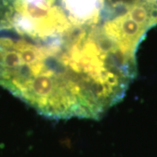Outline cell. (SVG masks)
<instances>
[{
    "mask_svg": "<svg viewBox=\"0 0 157 157\" xmlns=\"http://www.w3.org/2000/svg\"><path fill=\"white\" fill-rule=\"evenodd\" d=\"M109 20L86 27L58 0H0V86L47 117L101 118L137 73Z\"/></svg>",
    "mask_w": 157,
    "mask_h": 157,
    "instance_id": "cell-1",
    "label": "cell"
},
{
    "mask_svg": "<svg viewBox=\"0 0 157 157\" xmlns=\"http://www.w3.org/2000/svg\"><path fill=\"white\" fill-rule=\"evenodd\" d=\"M113 1H115V2H134L136 0H113Z\"/></svg>",
    "mask_w": 157,
    "mask_h": 157,
    "instance_id": "cell-2",
    "label": "cell"
}]
</instances>
